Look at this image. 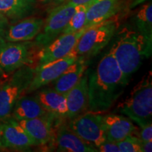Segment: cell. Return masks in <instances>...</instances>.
Wrapping results in <instances>:
<instances>
[{
  "instance_id": "6da1fadb",
  "label": "cell",
  "mask_w": 152,
  "mask_h": 152,
  "mask_svg": "<svg viewBox=\"0 0 152 152\" xmlns=\"http://www.w3.org/2000/svg\"><path fill=\"white\" fill-rule=\"evenodd\" d=\"M88 85V111H108L124 92L129 80L109 52L94 68L86 70Z\"/></svg>"
},
{
  "instance_id": "7a4b0ae2",
  "label": "cell",
  "mask_w": 152,
  "mask_h": 152,
  "mask_svg": "<svg viewBox=\"0 0 152 152\" xmlns=\"http://www.w3.org/2000/svg\"><path fill=\"white\" fill-rule=\"evenodd\" d=\"M151 46L152 42L138 31L124 29L118 34L109 52L129 80L144 58L151 56Z\"/></svg>"
},
{
  "instance_id": "3957f363",
  "label": "cell",
  "mask_w": 152,
  "mask_h": 152,
  "mask_svg": "<svg viewBox=\"0 0 152 152\" xmlns=\"http://www.w3.org/2000/svg\"><path fill=\"white\" fill-rule=\"evenodd\" d=\"M115 111L127 115L141 127L151 122L152 115V81L151 74L146 75L131 91Z\"/></svg>"
},
{
  "instance_id": "277c9868",
  "label": "cell",
  "mask_w": 152,
  "mask_h": 152,
  "mask_svg": "<svg viewBox=\"0 0 152 152\" xmlns=\"http://www.w3.org/2000/svg\"><path fill=\"white\" fill-rule=\"evenodd\" d=\"M35 68L33 66H23L0 86V121L11 116L16 102L26 93L33 80Z\"/></svg>"
},
{
  "instance_id": "5b68a950",
  "label": "cell",
  "mask_w": 152,
  "mask_h": 152,
  "mask_svg": "<svg viewBox=\"0 0 152 152\" xmlns=\"http://www.w3.org/2000/svg\"><path fill=\"white\" fill-rule=\"evenodd\" d=\"M117 28L116 20L111 18L86 28L74 49L77 56L87 59L96 56L109 43Z\"/></svg>"
},
{
  "instance_id": "8992f818",
  "label": "cell",
  "mask_w": 152,
  "mask_h": 152,
  "mask_svg": "<svg viewBox=\"0 0 152 152\" xmlns=\"http://www.w3.org/2000/svg\"><path fill=\"white\" fill-rule=\"evenodd\" d=\"M35 42L0 40V69L5 73H14L25 66H32L37 58Z\"/></svg>"
},
{
  "instance_id": "52a82bcc",
  "label": "cell",
  "mask_w": 152,
  "mask_h": 152,
  "mask_svg": "<svg viewBox=\"0 0 152 152\" xmlns=\"http://www.w3.org/2000/svg\"><path fill=\"white\" fill-rule=\"evenodd\" d=\"M87 144L96 148L106 141L103 115L90 111L70 120L67 125Z\"/></svg>"
},
{
  "instance_id": "ba28073f",
  "label": "cell",
  "mask_w": 152,
  "mask_h": 152,
  "mask_svg": "<svg viewBox=\"0 0 152 152\" xmlns=\"http://www.w3.org/2000/svg\"><path fill=\"white\" fill-rule=\"evenodd\" d=\"M75 10V6L66 2L51 11L40 33L35 37L38 48L45 47L63 33Z\"/></svg>"
},
{
  "instance_id": "9c48e42d",
  "label": "cell",
  "mask_w": 152,
  "mask_h": 152,
  "mask_svg": "<svg viewBox=\"0 0 152 152\" xmlns=\"http://www.w3.org/2000/svg\"><path fill=\"white\" fill-rule=\"evenodd\" d=\"M77 55L73 50L64 58L42 65H37L35 68V73L33 80L26 93L35 92L45 85L53 83L61 75L68 66L77 59Z\"/></svg>"
},
{
  "instance_id": "30bf717a",
  "label": "cell",
  "mask_w": 152,
  "mask_h": 152,
  "mask_svg": "<svg viewBox=\"0 0 152 152\" xmlns=\"http://www.w3.org/2000/svg\"><path fill=\"white\" fill-rule=\"evenodd\" d=\"M85 29L84 28L76 33L61 34L52 42L39 49L37 53L38 65L64 58L71 53Z\"/></svg>"
},
{
  "instance_id": "8fae6325",
  "label": "cell",
  "mask_w": 152,
  "mask_h": 152,
  "mask_svg": "<svg viewBox=\"0 0 152 152\" xmlns=\"http://www.w3.org/2000/svg\"><path fill=\"white\" fill-rule=\"evenodd\" d=\"M56 116L48 113L35 118L17 121L35 146H43L49 143L52 137V123Z\"/></svg>"
},
{
  "instance_id": "7c38bea8",
  "label": "cell",
  "mask_w": 152,
  "mask_h": 152,
  "mask_svg": "<svg viewBox=\"0 0 152 152\" xmlns=\"http://www.w3.org/2000/svg\"><path fill=\"white\" fill-rule=\"evenodd\" d=\"M1 126V143L3 148L17 151H27L32 146H35L18 121L13 117L11 116L2 121Z\"/></svg>"
},
{
  "instance_id": "4fadbf2b",
  "label": "cell",
  "mask_w": 152,
  "mask_h": 152,
  "mask_svg": "<svg viewBox=\"0 0 152 152\" xmlns=\"http://www.w3.org/2000/svg\"><path fill=\"white\" fill-rule=\"evenodd\" d=\"M66 118L72 120L88 111L89 97L86 71L78 83L66 93Z\"/></svg>"
},
{
  "instance_id": "5bb4252c",
  "label": "cell",
  "mask_w": 152,
  "mask_h": 152,
  "mask_svg": "<svg viewBox=\"0 0 152 152\" xmlns=\"http://www.w3.org/2000/svg\"><path fill=\"white\" fill-rule=\"evenodd\" d=\"M44 20L39 18H23L5 30L4 39L8 42L30 41L40 33Z\"/></svg>"
},
{
  "instance_id": "9a60e30c",
  "label": "cell",
  "mask_w": 152,
  "mask_h": 152,
  "mask_svg": "<svg viewBox=\"0 0 152 152\" xmlns=\"http://www.w3.org/2000/svg\"><path fill=\"white\" fill-rule=\"evenodd\" d=\"M55 143L58 151L66 152H96V148L87 144L75 134L67 125H58Z\"/></svg>"
},
{
  "instance_id": "2e32d148",
  "label": "cell",
  "mask_w": 152,
  "mask_h": 152,
  "mask_svg": "<svg viewBox=\"0 0 152 152\" xmlns=\"http://www.w3.org/2000/svg\"><path fill=\"white\" fill-rule=\"evenodd\" d=\"M103 121L105 126L106 140L118 142L136 130L135 125L131 120L123 115L115 113L103 115Z\"/></svg>"
},
{
  "instance_id": "e0dca14e",
  "label": "cell",
  "mask_w": 152,
  "mask_h": 152,
  "mask_svg": "<svg viewBox=\"0 0 152 152\" xmlns=\"http://www.w3.org/2000/svg\"><path fill=\"white\" fill-rule=\"evenodd\" d=\"M121 1L122 0H93L87 9L85 28L111 18L121 9Z\"/></svg>"
},
{
  "instance_id": "ac0fdd59",
  "label": "cell",
  "mask_w": 152,
  "mask_h": 152,
  "mask_svg": "<svg viewBox=\"0 0 152 152\" xmlns=\"http://www.w3.org/2000/svg\"><path fill=\"white\" fill-rule=\"evenodd\" d=\"M87 59L77 57L73 64L54 81V89L61 94H66L78 83L87 69Z\"/></svg>"
},
{
  "instance_id": "d6986e66",
  "label": "cell",
  "mask_w": 152,
  "mask_h": 152,
  "mask_svg": "<svg viewBox=\"0 0 152 152\" xmlns=\"http://www.w3.org/2000/svg\"><path fill=\"white\" fill-rule=\"evenodd\" d=\"M43 108L56 117H66L67 105L66 95L61 94L54 88L42 89L35 95Z\"/></svg>"
},
{
  "instance_id": "ffe728a7",
  "label": "cell",
  "mask_w": 152,
  "mask_h": 152,
  "mask_svg": "<svg viewBox=\"0 0 152 152\" xmlns=\"http://www.w3.org/2000/svg\"><path fill=\"white\" fill-rule=\"evenodd\" d=\"M36 4L37 0H0V13L15 23L31 15Z\"/></svg>"
},
{
  "instance_id": "44dd1931",
  "label": "cell",
  "mask_w": 152,
  "mask_h": 152,
  "mask_svg": "<svg viewBox=\"0 0 152 152\" xmlns=\"http://www.w3.org/2000/svg\"><path fill=\"white\" fill-rule=\"evenodd\" d=\"M48 113H50L44 109L35 96H21L15 104L11 117L16 121H21L43 116Z\"/></svg>"
},
{
  "instance_id": "7402d4cb",
  "label": "cell",
  "mask_w": 152,
  "mask_h": 152,
  "mask_svg": "<svg viewBox=\"0 0 152 152\" xmlns=\"http://www.w3.org/2000/svg\"><path fill=\"white\" fill-rule=\"evenodd\" d=\"M135 23L138 32L152 42V4L144 5L135 17Z\"/></svg>"
},
{
  "instance_id": "603a6c76",
  "label": "cell",
  "mask_w": 152,
  "mask_h": 152,
  "mask_svg": "<svg viewBox=\"0 0 152 152\" xmlns=\"http://www.w3.org/2000/svg\"><path fill=\"white\" fill-rule=\"evenodd\" d=\"M92 2V1L89 3L84 4L76 6L75 12L71 16L63 33H76L85 28L87 18V11Z\"/></svg>"
},
{
  "instance_id": "cb8c5ba5",
  "label": "cell",
  "mask_w": 152,
  "mask_h": 152,
  "mask_svg": "<svg viewBox=\"0 0 152 152\" xmlns=\"http://www.w3.org/2000/svg\"><path fill=\"white\" fill-rule=\"evenodd\" d=\"M116 143L120 152H142V140L132 134H129Z\"/></svg>"
},
{
  "instance_id": "d4e9b609",
  "label": "cell",
  "mask_w": 152,
  "mask_h": 152,
  "mask_svg": "<svg viewBox=\"0 0 152 152\" xmlns=\"http://www.w3.org/2000/svg\"><path fill=\"white\" fill-rule=\"evenodd\" d=\"M140 139L142 142L152 141V125L151 121L140 127Z\"/></svg>"
},
{
  "instance_id": "484cf974",
  "label": "cell",
  "mask_w": 152,
  "mask_h": 152,
  "mask_svg": "<svg viewBox=\"0 0 152 152\" xmlns=\"http://www.w3.org/2000/svg\"><path fill=\"white\" fill-rule=\"evenodd\" d=\"M98 151L100 152H120L116 142H113L106 140L103 144L97 147Z\"/></svg>"
},
{
  "instance_id": "4316f807",
  "label": "cell",
  "mask_w": 152,
  "mask_h": 152,
  "mask_svg": "<svg viewBox=\"0 0 152 152\" xmlns=\"http://www.w3.org/2000/svg\"><path fill=\"white\" fill-rule=\"evenodd\" d=\"M142 152H151L152 151V141L142 142L141 143Z\"/></svg>"
},
{
  "instance_id": "83f0119b",
  "label": "cell",
  "mask_w": 152,
  "mask_h": 152,
  "mask_svg": "<svg viewBox=\"0 0 152 152\" xmlns=\"http://www.w3.org/2000/svg\"><path fill=\"white\" fill-rule=\"evenodd\" d=\"M9 27V20L5 16L0 13V28L6 30Z\"/></svg>"
},
{
  "instance_id": "f1b7e54d",
  "label": "cell",
  "mask_w": 152,
  "mask_h": 152,
  "mask_svg": "<svg viewBox=\"0 0 152 152\" xmlns=\"http://www.w3.org/2000/svg\"><path fill=\"white\" fill-rule=\"evenodd\" d=\"M92 1H93V0H66V2L71 4L76 7L77 5L89 3Z\"/></svg>"
},
{
  "instance_id": "f546056e",
  "label": "cell",
  "mask_w": 152,
  "mask_h": 152,
  "mask_svg": "<svg viewBox=\"0 0 152 152\" xmlns=\"http://www.w3.org/2000/svg\"><path fill=\"white\" fill-rule=\"evenodd\" d=\"M7 73H5L4 72L1 71L0 69V86L3 84L6 81V79H7Z\"/></svg>"
},
{
  "instance_id": "4dcf8cb0",
  "label": "cell",
  "mask_w": 152,
  "mask_h": 152,
  "mask_svg": "<svg viewBox=\"0 0 152 152\" xmlns=\"http://www.w3.org/2000/svg\"><path fill=\"white\" fill-rule=\"evenodd\" d=\"M146 0H134V2L132 3V6H131V7H136V6H137L138 4H140L141 3H143L144 1H145Z\"/></svg>"
},
{
  "instance_id": "1f68e13d",
  "label": "cell",
  "mask_w": 152,
  "mask_h": 152,
  "mask_svg": "<svg viewBox=\"0 0 152 152\" xmlns=\"http://www.w3.org/2000/svg\"><path fill=\"white\" fill-rule=\"evenodd\" d=\"M1 132H2V126H1V123H0V149H3L2 143H1Z\"/></svg>"
},
{
  "instance_id": "d6a6232c",
  "label": "cell",
  "mask_w": 152,
  "mask_h": 152,
  "mask_svg": "<svg viewBox=\"0 0 152 152\" xmlns=\"http://www.w3.org/2000/svg\"><path fill=\"white\" fill-rule=\"evenodd\" d=\"M4 33H5V30L2 29V28H0V40L1 39H4Z\"/></svg>"
},
{
  "instance_id": "836d02e7",
  "label": "cell",
  "mask_w": 152,
  "mask_h": 152,
  "mask_svg": "<svg viewBox=\"0 0 152 152\" xmlns=\"http://www.w3.org/2000/svg\"><path fill=\"white\" fill-rule=\"evenodd\" d=\"M58 1L60 2V1H64V0H58Z\"/></svg>"
},
{
  "instance_id": "e575fe53",
  "label": "cell",
  "mask_w": 152,
  "mask_h": 152,
  "mask_svg": "<svg viewBox=\"0 0 152 152\" xmlns=\"http://www.w3.org/2000/svg\"><path fill=\"white\" fill-rule=\"evenodd\" d=\"M41 1H45V0H41Z\"/></svg>"
}]
</instances>
